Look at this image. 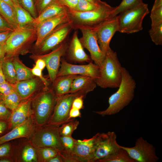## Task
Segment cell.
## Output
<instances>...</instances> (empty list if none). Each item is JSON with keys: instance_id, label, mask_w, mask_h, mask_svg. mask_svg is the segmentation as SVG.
Returning <instances> with one entry per match:
<instances>
[{"instance_id": "cell-1", "label": "cell", "mask_w": 162, "mask_h": 162, "mask_svg": "<svg viewBox=\"0 0 162 162\" xmlns=\"http://www.w3.org/2000/svg\"><path fill=\"white\" fill-rule=\"evenodd\" d=\"M136 82L129 72L122 67V80L117 92L109 98V106L104 110L94 112L103 117L118 113L129 105L134 97Z\"/></svg>"}, {"instance_id": "cell-2", "label": "cell", "mask_w": 162, "mask_h": 162, "mask_svg": "<svg viewBox=\"0 0 162 162\" xmlns=\"http://www.w3.org/2000/svg\"><path fill=\"white\" fill-rule=\"evenodd\" d=\"M122 68L117 53L110 49L100 67L99 77L95 80L97 85L104 88H118L122 80Z\"/></svg>"}, {"instance_id": "cell-3", "label": "cell", "mask_w": 162, "mask_h": 162, "mask_svg": "<svg viewBox=\"0 0 162 162\" xmlns=\"http://www.w3.org/2000/svg\"><path fill=\"white\" fill-rule=\"evenodd\" d=\"M115 7H112L106 2L96 9L86 12H79L68 10L73 28H93L108 19L111 18Z\"/></svg>"}, {"instance_id": "cell-4", "label": "cell", "mask_w": 162, "mask_h": 162, "mask_svg": "<svg viewBox=\"0 0 162 162\" xmlns=\"http://www.w3.org/2000/svg\"><path fill=\"white\" fill-rule=\"evenodd\" d=\"M36 39V28L30 26L17 28L12 32L5 42L4 57L13 58L26 54Z\"/></svg>"}, {"instance_id": "cell-5", "label": "cell", "mask_w": 162, "mask_h": 162, "mask_svg": "<svg viewBox=\"0 0 162 162\" xmlns=\"http://www.w3.org/2000/svg\"><path fill=\"white\" fill-rule=\"evenodd\" d=\"M149 12L148 4L143 2L121 12L118 15V32L131 34L142 30L143 20Z\"/></svg>"}, {"instance_id": "cell-6", "label": "cell", "mask_w": 162, "mask_h": 162, "mask_svg": "<svg viewBox=\"0 0 162 162\" xmlns=\"http://www.w3.org/2000/svg\"><path fill=\"white\" fill-rule=\"evenodd\" d=\"M56 100L52 89L43 91L38 95L34 104L35 120L38 125L42 126L47 123Z\"/></svg>"}, {"instance_id": "cell-7", "label": "cell", "mask_w": 162, "mask_h": 162, "mask_svg": "<svg viewBox=\"0 0 162 162\" xmlns=\"http://www.w3.org/2000/svg\"><path fill=\"white\" fill-rule=\"evenodd\" d=\"M59 127L56 125H46L39 129L32 136V144L37 148L50 147L59 152H62L63 148L60 140Z\"/></svg>"}, {"instance_id": "cell-8", "label": "cell", "mask_w": 162, "mask_h": 162, "mask_svg": "<svg viewBox=\"0 0 162 162\" xmlns=\"http://www.w3.org/2000/svg\"><path fill=\"white\" fill-rule=\"evenodd\" d=\"M72 29L71 20L59 25L44 39L38 47L34 48V54H45L53 50L64 41Z\"/></svg>"}, {"instance_id": "cell-9", "label": "cell", "mask_w": 162, "mask_h": 162, "mask_svg": "<svg viewBox=\"0 0 162 162\" xmlns=\"http://www.w3.org/2000/svg\"><path fill=\"white\" fill-rule=\"evenodd\" d=\"M68 45L64 41L49 53L44 54L33 53L30 56L33 59L40 58L45 62L51 82L56 79L60 65L61 58L67 52Z\"/></svg>"}, {"instance_id": "cell-10", "label": "cell", "mask_w": 162, "mask_h": 162, "mask_svg": "<svg viewBox=\"0 0 162 162\" xmlns=\"http://www.w3.org/2000/svg\"><path fill=\"white\" fill-rule=\"evenodd\" d=\"M80 96L76 93H69L57 98L53 113L47 123V125L59 126L70 120L69 113L73 101Z\"/></svg>"}, {"instance_id": "cell-11", "label": "cell", "mask_w": 162, "mask_h": 162, "mask_svg": "<svg viewBox=\"0 0 162 162\" xmlns=\"http://www.w3.org/2000/svg\"><path fill=\"white\" fill-rule=\"evenodd\" d=\"M121 146L127 151L130 157L136 162H157L159 159L154 147L142 137L136 140L134 147Z\"/></svg>"}, {"instance_id": "cell-12", "label": "cell", "mask_w": 162, "mask_h": 162, "mask_svg": "<svg viewBox=\"0 0 162 162\" xmlns=\"http://www.w3.org/2000/svg\"><path fill=\"white\" fill-rule=\"evenodd\" d=\"M101 133H98L92 138L83 140H77L74 149L69 156H65L75 162H92L97 144Z\"/></svg>"}, {"instance_id": "cell-13", "label": "cell", "mask_w": 162, "mask_h": 162, "mask_svg": "<svg viewBox=\"0 0 162 162\" xmlns=\"http://www.w3.org/2000/svg\"><path fill=\"white\" fill-rule=\"evenodd\" d=\"M92 29L95 31L99 47L105 55L111 48L110 44L112 38L116 32H118V15L108 19Z\"/></svg>"}, {"instance_id": "cell-14", "label": "cell", "mask_w": 162, "mask_h": 162, "mask_svg": "<svg viewBox=\"0 0 162 162\" xmlns=\"http://www.w3.org/2000/svg\"><path fill=\"white\" fill-rule=\"evenodd\" d=\"M82 36L79 39L83 48L89 52L91 60L99 67L104 58L105 55L100 49L97 42L95 31L93 29L81 28Z\"/></svg>"}, {"instance_id": "cell-15", "label": "cell", "mask_w": 162, "mask_h": 162, "mask_svg": "<svg viewBox=\"0 0 162 162\" xmlns=\"http://www.w3.org/2000/svg\"><path fill=\"white\" fill-rule=\"evenodd\" d=\"M61 62L57 77L74 74L89 76L95 80L99 77L100 67L91 62L85 65H75L69 63L62 58L61 59Z\"/></svg>"}, {"instance_id": "cell-16", "label": "cell", "mask_w": 162, "mask_h": 162, "mask_svg": "<svg viewBox=\"0 0 162 162\" xmlns=\"http://www.w3.org/2000/svg\"><path fill=\"white\" fill-rule=\"evenodd\" d=\"M117 136L115 132L109 131L101 133L94 152L92 162H97L114 153L120 148L116 142Z\"/></svg>"}, {"instance_id": "cell-17", "label": "cell", "mask_w": 162, "mask_h": 162, "mask_svg": "<svg viewBox=\"0 0 162 162\" xmlns=\"http://www.w3.org/2000/svg\"><path fill=\"white\" fill-rule=\"evenodd\" d=\"M68 10L43 21L36 27L37 39L35 42L34 48L38 47L57 27L70 20Z\"/></svg>"}, {"instance_id": "cell-18", "label": "cell", "mask_w": 162, "mask_h": 162, "mask_svg": "<svg viewBox=\"0 0 162 162\" xmlns=\"http://www.w3.org/2000/svg\"><path fill=\"white\" fill-rule=\"evenodd\" d=\"M31 100L29 99L21 102L17 107L11 113L8 121V128H13L23 123L32 113Z\"/></svg>"}, {"instance_id": "cell-19", "label": "cell", "mask_w": 162, "mask_h": 162, "mask_svg": "<svg viewBox=\"0 0 162 162\" xmlns=\"http://www.w3.org/2000/svg\"><path fill=\"white\" fill-rule=\"evenodd\" d=\"M78 36V32L75 31L73 34L67 51L69 58L72 60L77 62H89L91 60L85 52Z\"/></svg>"}, {"instance_id": "cell-20", "label": "cell", "mask_w": 162, "mask_h": 162, "mask_svg": "<svg viewBox=\"0 0 162 162\" xmlns=\"http://www.w3.org/2000/svg\"><path fill=\"white\" fill-rule=\"evenodd\" d=\"M41 85H44L42 81L38 77H34L18 81L14 86L21 100H25L38 90Z\"/></svg>"}, {"instance_id": "cell-21", "label": "cell", "mask_w": 162, "mask_h": 162, "mask_svg": "<svg viewBox=\"0 0 162 162\" xmlns=\"http://www.w3.org/2000/svg\"><path fill=\"white\" fill-rule=\"evenodd\" d=\"M95 80L88 76L78 75L73 80L70 93H76L84 97L96 87Z\"/></svg>"}, {"instance_id": "cell-22", "label": "cell", "mask_w": 162, "mask_h": 162, "mask_svg": "<svg viewBox=\"0 0 162 162\" xmlns=\"http://www.w3.org/2000/svg\"><path fill=\"white\" fill-rule=\"evenodd\" d=\"M33 128L32 120L30 117L23 123L0 137V145L15 139L28 136L32 132Z\"/></svg>"}, {"instance_id": "cell-23", "label": "cell", "mask_w": 162, "mask_h": 162, "mask_svg": "<svg viewBox=\"0 0 162 162\" xmlns=\"http://www.w3.org/2000/svg\"><path fill=\"white\" fill-rule=\"evenodd\" d=\"M68 10L67 8L55 0L34 19L32 26L36 28L43 21Z\"/></svg>"}, {"instance_id": "cell-24", "label": "cell", "mask_w": 162, "mask_h": 162, "mask_svg": "<svg viewBox=\"0 0 162 162\" xmlns=\"http://www.w3.org/2000/svg\"><path fill=\"white\" fill-rule=\"evenodd\" d=\"M78 75L69 74L56 77L53 90L56 98L70 93L72 82Z\"/></svg>"}, {"instance_id": "cell-25", "label": "cell", "mask_w": 162, "mask_h": 162, "mask_svg": "<svg viewBox=\"0 0 162 162\" xmlns=\"http://www.w3.org/2000/svg\"><path fill=\"white\" fill-rule=\"evenodd\" d=\"M16 23L18 28L32 26L34 18L20 5L14 3Z\"/></svg>"}, {"instance_id": "cell-26", "label": "cell", "mask_w": 162, "mask_h": 162, "mask_svg": "<svg viewBox=\"0 0 162 162\" xmlns=\"http://www.w3.org/2000/svg\"><path fill=\"white\" fill-rule=\"evenodd\" d=\"M0 15L13 30L18 28L14 8L2 0H0Z\"/></svg>"}, {"instance_id": "cell-27", "label": "cell", "mask_w": 162, "mask_h": 162, "mask_svg": "<svg viewBox=\"0 0 162 162\" xmlns=\"http://www.w3.org/2000/svg\"><path fill=\"white\" fill-rule=\"evenodd\" d=\"M12 61L17 82L34 77L32 73L31 69L27 67L23 64L19 56L13 57Z\"/></svg>"}, {"instance_id": "cell-28", "label": "cell", "mask_w": 162, "mask_h": 162, "mask_svg": "<svg viewBox=\"0 0 162 162\" xmlns=\"http://www.w3.org/2000/svg\"><path fill=\"white\" fill-rule=\"evenodd\" d=\"M12 59L13 58L4 57L2 61V69L6 81L14 85L17 81Z\"/></svg>"}, {"instance_id": "cell-29", "label": "cell", "mask_w": 162, "mask_h": 162, "mask_svg": "<svg viewBox=\"0 0 162 162\" xmlns=\"http://www.w3.org/2000/svg\"><path fill=\"white\" fill-rule=\"evenodd\" d=\"M97 162H136L129 156L127 151L120 148L108 156L98 160Z\"/></svg>"}, {"instance_id": "cell-30", "label": "cell", "mask_w": 162, "mask_h": 162, "mask_svg": "<svg viewBox=\"0 0 162 162\" xmlns=\"http://www.w3.org/2000/svg\"><path fill=\"white\" fill-rule=\"evenodd\" d=\"M21 100L20 96L15 90L8 95H3L2 100L6 107L12 111L17 107Z\"/></svg>"}, {"instance_id": "cell-31", "label": "cell", "mask_w": 162, "mask_h": 162, "mask_svg": "<svg viewBox=\"0 0 162 162\" xmlns=\"http://www.w3.org/2000/svg\"><path fill=\"white\" fill-rule=\"evenodd\" d=\"M79 124V121L74 118L63 123L59 127L60 136H71L76 130Z\"/></svg>"}, {"instance_id": "cell-32", "label": "cell", "mask_w": 162, "mask_h": 162, "mask_svg": "<svg viewBox=\"0 0 162 162\" xmlns=\"http://www.w3.org/2000/svg\"><path fill=\"white\" fill-rule=\"evenodd\" d=\"M142 2V0H122L118 6L115 7L111 17L117 15L125 10L133 8Z\"/></svg>"}, {"instance_id": "cell-33", "label": "cell", "mask_w": 162, "mask_h": 162, "mask_svg": "<svg viewBox=\"0 0 162 162\" xmlns=\"http://www.w3.org/2000/svg\"><path fill=\"white\" fill-rule=\"evenodd\" d=\"M150 17L151 25L162 22V0H155Z\"/></svg>"}, {"instance_id": "cell-34", "label": "cell", "mask_w": 162, "mask_h": 162, "mask_svg": "<svg viewBox=\"0 0 162 162\" xmlns=\"http://www.w3.org/2000/svg\"><path fill=\"white\" fill-rule=\"evenodd\" d=\"M60 140L63 152L60 153L64 155H70L74 150L77 140L73 138L71 136H60Z\"/></svg>"}, {"instance_id": "cell-35", "label": "cell", "mask_w": 162, "mask_h": 162, "mask_svg": "<svg viewBox=\"0 0 162 162\" xmlns=\"http://www.w3.org/2000/svg\"><path fill=\"white\" fill-rule=\"evenodd\" d=\"M149 33L152 41L156 45H162V22L151 25Z\"/></svg>"}, {"instance_id": "cell-36", "label": "cell", "mask_w": 162, "mask_h": 162, "mask_svg": "<svg viewBox=\"0 0 162 162\" xmlns=\"http://www.w3.org/2000/svg\"><path fill=\"white\" fill-rule=\"evenodd\" d=\"M40 159L41 161L46 162L49 159L56 155L58 152L50 147H44L38 148Z\"/></svg>"}, {"instance_id": "cell-37", "label": "cell", "mask_w": 162, "mask_h": 162, "mask_svg": "<svg viewBox=\"0 0 162 162\" xmlns=\"http://www.w3.org/2000/svg\"><path fill=\"white\" fill-rule=\"evenodd\" d=\"M23 160L25 162L37 161V155L35 151L32 146L27 145L24 148L22 154Z\"/></svg>"}, {"instance_id": "cell-38", "label": "cell", "mask_w": 162, "mask_h": 162, "mask_svg": "<svg viewBox=\"0 0 162 162\" xmlns=\"http://www.w3.org/2000/svg\"><path fill=\"white\" fill-rule=\"evenodd\" d=\"M101 4L97 5L87 0H78L77 5L74 10L79 12L91 11L97 9Z\"/></svg>"}, {"instance_id": "cell-39", "label": "cell", "mask_w": 162, "mask_h": 162, "mask_svg": "<svg viewBox=\"0 0 162 162\" xmlns=\"http://www.w3.org/2000/svg\"><path fill=\"white\" fill-rule=\"evenodd\" d=\"M21 6L34 19L38 15L35 6L34 0H20Z\"/></svg>"}, {"instance_id": "cell-40", "label": "cell", "mask_w": 162, "mask_h": 162, "mask_svg": "<svg viewBox=\"0 0 162 162\" xmlns=\"http://www.w3.org/2000/svg\"><path fill=\"white\" fill-rule=\"evenodd\" d=\"M55 0H34L35 6L38 16Z\"/></svg>"}, {"instance_id": "cell-41", "label": "cell", "mask_w": 162, "mask_h": 162, "mask_svg": "<svg viewBox=\"0 0 162 162\" xmlns=\"http://www.w3.org/2000/svg\"><path fill=\"white\" fill-rule=\"evenodd\" d=\"M31 70L33 75L34 76H36L38 77L43 82L45 86V90H46L49 89V81L43 76L42 74V70H41L35 65L33 68L31 69Z\"/></svg>"}, {"instance_id": "cell-42", "label": "cell", "mask_w": 162, "mask_h": 162, "mask_svg": "<svg viewBox=\"0 0 162 162\" xmlns=\"http://www.w3.org/2000/svg\"><path fill=\"white\" fill-rule=\"evenodd\" d=\"M14 85L7 81L0 83V93L4 95L9 94L15 90Z\"/></svg>"}, {"instance_id": "cell-43", "label": "cell", "mask_w": 162, "mask_h": 162, "mask_svg": "<svg viewBox=\"0 0 162 162\" xmlns=\"http://www.w3.org/2000/svg\"><path fill=\"white\" fill-rule=\"evenodd\" d=\"M4 103L2 100L0 101V119L8 121L11 114V112Z\"/></svg>"}, {"instance_id": "cell-44", "label": "cell", "mask_w": 162, "mask_h": 162, "mask_svg": "<svg viewBox=\"0 0 162 162\" xmlns=\"http://www.w3.org/2000/svg\"><path fill=\"white\" fill-rule=\"evenodd\" d=\"M61 4L70 10H74L78 3V0H56Z\"/></svg>"}, {"instance_id": "cell-45", "label": "cell", "mask_w": 162, "mask_h": 162, "mask_svg": "<svg viewBox=\"0 0 162 162\" xmlns=\"http://www.w3.org/2000/svg\"><path fill=\"white\" fill-rule=\"evenodd\" d=\"M84 96L82 95L80 96L76 97L73 101L71 107L79 110L83 108V99Z\"/></svg>"}, {"instance_id": "cell-46", "label": "cell", "mask_w": 162, "mask_h": 162, "mask_svg": "<svg viewBox=\"0 0 162 162\" xmlns=\"http://www.w3.org/2000/svg\"><path fill=\"white\" fill-rule=\"evenodd\" d=\"M10 146L9 143H4L0 145V158L6 157L10 152Z\"/></svg>"}, {"instance_id": "cell-47", "label": "cell", "mask_w": 162, "mask_h": 162, "mask_svg": "<svg viewBox=\"0 0 162 162\" xmlns=\"http://www.w3.org/2000/svg\"><path fill=\"white\" fill-rule=\"evenodd\" d=\"M13 31L9 25L0 15V33Z\"/></svg>"}, {"instance_id": "cell-48", "label": "cell", "mask_w": 162, "mask_h": 162, "mask_svg": "<svg viewBox=\"0 0 162 162\" xmlns=\"http://www.w3.org/2000/svg\"><path fill=\"white\" fill-rule=\"evenodd\" d=\"M81 117V114L80 110L73 108H71L69 113V118L70 119L75 118L76 117Z\"/></svg>"}, {"instance_id": "cell-49", "label": "cell", "mask_w": 162, "mask_h": 162, "mask_svg": "<svg viewBox=\"0 0 162 162\" xmlns=\"http://www.w3.org/2000/svg\"><path fill=\"white\" fill-rule=\"evenodd\" d=\"M13 31L0 33V44L5 43Z\"/></svg>"}, {"instance_id": "cell-50", "label": "cell", "mask_w": 162, "mask_h": 162, "mask_svg": "<svg viewBox=\"0 0 162 162\" xmlns=\"http://www.w3.org/2000/svg\"><path fill=\"white\" fill-rule=\"evenodd\" d=\"M8 128V121L0 119V136Z\"/></svg>"}, {"instance_id": "cell-51", "label": "cell", "mask_w": 162, "mask_h": 162, "mask_svg": "<svg viewBox=\"0 0 162 162\" xmlns=\"http://www.w3.org/2000/svg\"><path fill=\"white\" fill-rule=\"evenodd\" d=\"M34 60H35V65L41 70H42L46 66L45 62L43 59L40 58H37Z\"/></svg>"}, {"instance_id": "cell-52", "label": "cell", "mask_w": 162, "mask_h": 162, "mask_svg": "<svg viewBox=\"0 0 162 162\" xmlns=\"http://www.w3.org/2000/svg\"><path fill=\"white\" fill-rule=\"evenodd\" d=\"M47 162H64L63 158L60 154L48 160Z\"/></svg>"}, {"instance_id": "cell-53", "label": "cell", "mask_w": 162, "mask_h": 162, "mask_svg": "<svg viewBox=\"0 0 162 162\" xmlns=\"http://www.w3.org/2000/svg\"><path fill=\"white\" fill-rule=\"evenodd\" d=\"M6 54L5 43L0 44V60L3 59Z\"/></svg>"}, {"instance_id": "cell-54", "label": "cell", "mask_w": 162, "mask_h": 162, "mask_svg": "<svg viewBox=\"0 0 162 162\" xmlns=\"http://www.w3.org/2000/svg\"><path fill=\"white\" fill-rule=\"evenodd\" d=\"M3 59L0 60V83L6 82L2 69V63Z\"/></svg>"}, {"instance_id": "cell-55", "label": "cell", "mask_w": 162, "mask_h": 162, "mask_svg": "<svg viewBox=\"0 0 162 162\" xmlns=\"http://www.w3.org/2000/svg\"><path fill=\"white\" fill-rule=\"evenodd\" d=\"M94 4L99 5L102 3L103 1L101 0H87Z\"/></svg>"}, {"instance_id": "cell-56", "label": "cell", "mask_w": 162, "mask_h": 162, "mask_svg": "<svg viewBox=\"0 0 162 162\" xmlns=\"http://www.w3.org/2000/svg\"><path fill=\"white\" fill-rule=\"evenodd\" d=\"M10 160L6 157L3 158H0V162H10Z\"/></svg>"}, {"instance_id": "cell-57", "label": "cell", "mask_w": 162, "mask_h": 162, "mask_svg": "<svg viewBox=\"0 0 162 162\" xmlns=\"http://www.w3.org/2000/svg\"><path fill=\"white\" fill-rule=\"evenodd\" d=\"M2 0L7 2L12 7L14 8V7H13L14 3L13 2L12 0Z\"/></svg>"}, {"instance_id": "cell-58", "label": "cell", "mask_w": 162, "mask_h": 162, "mask_svg": "<svg viewBox=\"0 0 162 162\" xmlns=\"http://www.w3.org/2000/svg\"><path fill=\"white\" fill-rule=\"evenodd\" d=\"M14 3L20 5V0H12Z\"/></svg>"}, {"instance_id": "cell-59", "label": "cell", "mask_w": 162, "mask_h": 162, "mask_svg": "<svg viewBox=\"0 0 162 162\" xmlns=\"http://www.w3.org/2000/svg\"><path fill=\"white\" fill-rule=\"evenodd\" d=\"M3 95L0 93V101L2 100Z\"/></svg>"}]
</instances>
